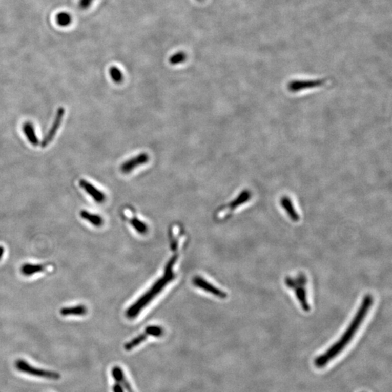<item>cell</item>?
Listing matches in <instances>:
<instances>
[{
  "mask_svg": "<svg viewBox=\"0 0 392 392\" xmlns=\"http://www.w3.org/2000/svg\"><path fill=\"white\" fill-rule=\"evenodd\" d=\"M193 283L194 284V285H196V287L203 289L205 292L210 293V294H213V295L217 296V297L221 298V299H224V298H226V294L225 293L223 292L220 289L214 287L212 284L205 281L204 279L201 278V277H195V278L193 279Z\"/></svg>",
  "mask_w": 392,
  "mask_h": 392,
  "instance_id": "obj_8",
  "label": "cell"
},
{
  "mask_svg": "<svg viewBox=\"0 0 392 392\" xmlns=\"http://www.w3.org/2000/svg\"><path fill=\"white\" fill-rule=\"evenodd\" d=\"M87 313L86 306L84 305H76L69 307H64L60 310V314L63 316H82Z\"/></svg>",
  "mask_w": 392,
  "mask_h": 392,
  "instance_id": "obj_14",
  "label": "cell"
},
{
  "mask_svg": "<svg viewBox=\"0 0 392 392\" xmlns=\"http://www.w3.org/2000/svg\"><path fill=\"white\" fill-rule=\"evenodd\" d=\"M23 130L29 142L34 146H37L39 143V140L36 135L34 125L30 122H26L23 127Z\"/></svg>",
  "mask_w": 392,
  "mask_h": 392,
  "instance_id": "obj_15",
  "label": "cell"
},
{
  "mask_svg": "<svg viewBox=\"0 0 392 392\" xmlns=\"http://www.w3.org/2000/svg\"><path fill=\"white\" fill-rule=\"evenodd\" d=\"M111 376L114 380L113 392H135L121 367H113L111 370Z\"/></svg>",
  "mask_w": 392,
  "mask_h": 392,
  "instance_id": "obj_4",
  "label": "cell"
},
{
  "mask_svg": "<svg viewBox=\"0 0 392 392\" xmlns=\"http://www.w3.org/2000/svg\"><path fill=\"white\" fill-rule=\"evenodd\" d=\"M280 205L283 207L284 210L288 215V217L291 218L292 220L294 222H299L300 219L299 214L296 211L295 207L293 204L292 200L287 196H283V198H280Z\"/></svg>",
  "mask_w": 392,
  "mask_h": 392,
  "instance_id": "obj_13",
  "label": "cell"
},
{
  "mask_svg": "<svg viewBox=\"0 0 392 392\" xmlns=\"http://www.w3.org/2000/svg\"><path fill=\"white\" fill-rule=\"evenodd\" d=\"M148 336V334L145 332L144 334H140V335L137 336V337L134 338L133 339L131 340L130 341H129V342H127L125 345V349L126 351H131V350L133 349V348L137 347L139 345L143 343L147 339Z\"/></svg>",
  "mask_w": 392,
  "mask_h": 392,
  "instance_id": "obj_18",
  "label": "cell"
},
{
  "mask_svg": "<svg viewBox=\"0 0 392 392\" xmlns=\"http://www.w3.org/2000/svg\"><path fill=\"white\" fill-rule=\"evenodd\" d=\"M187 59V54L184 52L179 51L174 53L169 58V62L171 65H179V64L184 63Z\"/></svg>",
  "mask_w": 392,
  "mask_h": 392,
  "instance_id": "obj_19",
  "label": "cell"
},
{
  "mask_svg": "<svg viewBox=\"0 0 392 392\" xmlns=\"http://www.w3.org/2000/svg\"><path fill=\"white\" fill-rule=\"evenodd\" d=\"M198 1H202V0H198Z\"/></svg>",
  "mask_w": 392,
  "mask_h": 392,
  "instance_id": "obj_25",
  "label": "cell"
},
{
  "mask_svg": "<svg viewBox=\"0 0 392 392\" xmlns=\"http://www.w3.org/2000/svg\"><path fill=\"white\" fill-rule=\"evenodd\" d=\"M45 269V266L42 264H25L22 266V273L26 276H30L35 273L43 272Z\"/></svg>",
  "mask_w": 392,
  "mask_h": 392,
  "instance_id": "obj_17",
  "label": "cell"
},
{
  "mask_svg": "<svg viewBox=\"0 0 392 392\" xmlns=\"http://www.w3.org/2000/svg\"><path fill=\"white\" fill-rule=\"evenodd\" d=\"M56 20L57 24L61 26H69L72 20L71 15L67 13H60L57 15Z\"/></svg>",
  "mask_w": 392,
  "mask_h": 392,
  "instance_id": "obj_21",
  "label": "cell"
},
{
  "mask_svg": "<svg viewBox=\"0 0 392 392\" xmlns=\"http://www.w3.org/2000/svg\"><path fill=\"white\" fill-rule=\"evenodd\" d=\"M373 302H374V299H373L372 296L367 294L365 296V298L362 299V304L360 305L358 311L357 312L355 318H353V321L349 324L344 334L341 336V339L336 341L335 344L332 345L325 353L315 358L314 363L317 367L321 368V367H325L331 360L335 358L349 344L350 341L357 334V331L359 330L362 322L364 321L366 316H367V313L370 310Z\"/></svg>",
  "mask_w": 392,
  "mask_h": 392,
  "instance_id": "obj_1",
  "label": "cell"
},
{
  "mask_svg": "<svg viewBox=\"0 0 392 392\" xmlns=\"http://www.w3.org/2000/svg\"><path fill=\"white\" fill-rule=\"evenodd\" d=\"M123 215L126 216L127 219H129V222L130 224H132V226L138 232L139 234H146L148 231V226L143 222H141L139 219L136 218L132 213V211L130 210V209H125L123 211Z\"/></svg>",
  "mask_w": 392,
  "mask_h": 392,
  "instance_id": "obj_11",
  "label": "cell"
},
{
  "mask_svg": "<svg viewBox=\"0 0 392 392\" xmlns=\"http://www.w3.org/2000/svg\"><path fill=\"white\" fill-rule=\"evenodd\" d=\"M80 216L82 219L88 221L89 222L91 223L92 224L96 226H100L104 224V219L100 216L97 214L90 213V212H87V211H81L80 212Z\"/></svg>",
  "mask_w": 392,
  "mask_h": 392,
  "instance_id": "obj_16",
  "label": "cell"
},
{
  "mask_svg": "<svg viewBox=\"0 0 392 392\" xmlns=\"http://www.w3.org/2000/svg\"><path fill=\"white\" fill-rule=\"evenodd\" d=\"M145 332H146L148 336H154V337H159V336L163 335V330L161 327L153 325V326H148L146 327Z\"/></svg>",
  "mask_w": 392,
  "mask_h": 392,
  "instance_id": "obj_22",
  "label": "cell"
},
{
  "mask_svg": "<svg viewBox=\"0 0 392 392\" xmlns=\"http://www.w3.org/2000/svg\"><path fill=\"white\" fill-rule=\"evenodd\" d=\"M79 184L97 203H102L106 200V195L100 190L95 188L91 183L87 182L85 179H81L79 181Z\"/></svg>",
  "mask_w": 392,
  "mask_h": 392,
  "instance_id": "obj_10",
  "label": "cell"
},
{
  "mask_svg": "<svg viewBox=\"0 0 392 392\" xmlns=\"http://www.w3.org/2000/svg\"><path fill=\"white\" fill-rule=\"evenodd\" d=\"M64 115H65V109L64 108L60 107L57 109L56 115H55V119H54L53 123H52L51 127H50V130L48 131V134L44 137L43 141L41 142V147L43 148H46L49 146V144L53 140L54 137L56 135L57 131L60 128L61 123H62L63 119H64Z\"/></svg>",
  "mask_w": 392,
  "mask_h": 392,
  "instance_id": "obj_6",
  "label": "cell"
},
{
  "mask_svg": "<svg viewBox=\"0 0 392 392\" xmlns=\"http://www.w3.org/2000/svg\"><path fill=\"white\" fill-rule=\"evenodd\" d=\"M251 196H252V193H250V191H248V190L243 191L229 205L224 207V208L219 210L217 214H216V217H217L218 220H222V219H226V218L229 217L230 214L235 210V209L248 201L250 199Z\"/></svg>",
  "mask_w": 392,
  "mask_h": 392,
  "instance_id": "obj_5",
  "label": "cell"
},
{
  "mask_svg": "<svg viewBox=\"0 0 392 392\" xmlns=\"http://www.w3.org/2000/svg\"><path fill=\"white\" fill-rule=\"evenodd\" d=\"M285 283L287 286L294 287L296 289V298L299 301H300L301 307L304 311H309L310 305L308 304L307 298H306L307 296H306V289L304 287H299L296 284L291 283L286 280H285Z\"/></svg>",
  "mask_w": 392,
  "mask_h": 392,
  "instance_id": "obj_12",
  "label": "cell"
},
{
  "mask_svg": "<svg viewBox=\"0 0 392 392\" xmlns=\"http://www.w3.org/2000/svg\"><path fill=\"white\" fill-rule=\"evenodd\" d=\"M323 80H314V81H292L288 85V90L292 92H297L314 87L321 86L324 85Z\"/></svg>",
  "mask_w": 392,
  "mask_h": 392,
  "instance_id": "obj_9",
  "label": "cell"
},
{
  "mask_svg": "<svg viewBox=\"0 0 392 392\" xmlns=\"http://www.w3.org/2000/svg\"><path fill=\"white\" fill-rule=\"evenodd\" d=\"M149 161V156L146 153H142L137 155L134 158H130L128 161H125L121 166V171L123 173L128 174L132 172L136 167L146 164Z\"/></svg>",
  "mask_w": 392,
  "mask_h": 392,
  "instance_id": "obj_7",
  "label": "cell"
},
{
  "mask_svg": "<svg viewBox=\"0 0 392 392\" xmlns=\"http://www.w3.org/2000/svg\"><path fill=\"white\" fill-rule=\"evenodd\" d=\"M15 367L17 370L20 371L24 374L30 375V376H35V377L42 378V379H46L49 380H58L60 379V376L58 373L54 372V371L44 370V369L37 368L34 366L31 365L29 362L24 360H17L15 362Z\"/></svg>",
  "mask_w": 392,
  "mask_h": 392,
  "instance_id": "obj_3",
  "label": "cell"
},
{
  "mask_svg": "<svg viewBox=\"0 0 392 392\" xmlns=\"http://www.w3.org/2000/svg\"><path fill=\"white\" fill-rule=\"evenodd\" d=\"M93 1L94 0H80L78 7L82 10H87V8L91 6Z\"/></svg>",
  "mask_w": 392,
  "mask_h": 392,
  "instance_id": "obj_23",
  "label": "cell"
},
{
  "mask_svg": "<svg viewBox=\"0 0 392 392\" xmlns=\"http://www.w3.org/2000/svg\"><path fill=\"white\" fill-rule=\"evenodd\" d=\"M109 74L111 76V78H112L113 81L116 84L121 83L123 81V74L121 71V70L116 67V66H112L110 68Z\"/></svg>",
  "mask_w": 392,
  "mask_h": 392,
  "instance_id": "obj_20",
  "label": "cell"
},
{
  "mask_svg": "<svg viewBox=\"0 0 392 392\" xmlns=\"http://www.w3.org/2000/svg\"><path fill=\"white\" fill-rule=\"evenodd\" d=\"M5 249L3 246H0V259L3 257V254H4Z\"/></svg>",
  "mask_w": 392,
  "mask_h": 392,
  "instance_id": "obj_24",
  "label": "cell"
},
{
  "mask_svg": "<svg viewBox=\"0 0 392 392\" xmlns=\"http://www.w3.org/2000/svg\"><path fill=\"white\" fill-rule=\"evenodd\" d=\"M173 267L174 266L171 264H167L165 267L164 275L161 279H159L155 283V285H153L149 292L146 293L137 302L130 306V309L127 310V315L128 318H133L137 316L139 312L143 309L144 306H146L150 301L152 300L157 294H159L167 283L173 280L174 277L173 272H172Z\"/></svg>",
  "mask_w": 392,
  "mask_h": 392,
  "instance_id": "obj_2",
  "label": "cell"
}]
</instances>
